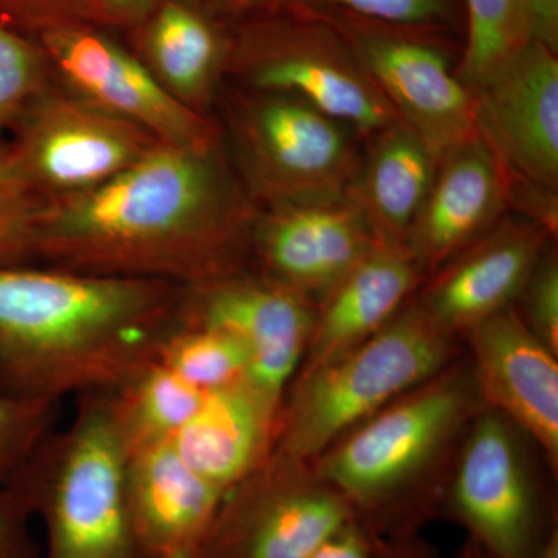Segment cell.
I'll list each match as a JSON object with an SVG mask.
<instances>
[{
  "label": "cell",
  "mask_w": 558,
  "mask_h": 558,
  "mask_svg": "<svg viewBox=\"0 0 558 558\" xmlns=\"http://www.w3.org/2000/svg\"><path fill=\"white\" fill-rule=\"evenodd\" d=\"M258 209L219 140L161 145L97 189L47 202L32 264L193 288L252 270Z\"/></svg>",
  "instance_id": "obj_1"
},
{
  "label": "cell",
  "mask_w": 558,
  "mask_h": 558,
  "mask_svg": "<svg viewBox=\"0 0 558 558\" xmlns=\"http://www.w3.org/2000/svg\"><path fill=\"white\" fill-rule=\"evenodd\" d=\"M182 295L156 279L0 266V392L60 405L117 391L157 360Z\"/></svg>",
  "instance_id": "obj_2"
},
{
  "label": "cell",
  "mask_w": 558,
  "mask_h": 558,
  "mask_svg": "<svg viewBox=\"0 0 558 558\" xmlns=\"http://www.w3.org/2000/svg\"><path fill=\"white\" fill-rule=\"evenodd\" d=\"M486 407L472 363L458 357L341 436L312 469L377 537H416L438 515L459 444Z\"/></svg>",
  "instance_id": "obj_3"
},
{
  "label": "cell",
  "mask_w": 558,
  "mask_h": 558,
  "mask_svg": "<svg viewBox=\"0 0 558 558\" xmlns=\"http://www.w3.org/2000/svg\"><path fill=\"white\" fill-rule=\"evenodd\" d=\"M128 462L109 396L94 395L81 398L68 427L54 429L7 476L43 527V558H140Z\"/></svg>",
  "instance_id": "obj_4"
},
{
  "label": "cell",
  "mask_w": 558,
  "mask_h": 558,
  "mask_svg": "<svg viewBox=\"0 0 558 558\" xmlns=\"http://www.w3.org/2000/svg\"><path fill=\"white\" fill-rule=\"evenodd\" d=\"M414 295L384 328L343 355L299 374L282 399L271 453L312 464L341 436L461 355Z\"/></svg>",
  "instance_id": "obj_5"
},
{
  "label": "cell",
  "mask_w": 558,
  "mask_h": 558,
  "mask_svg": "<svg viewBox=\"0 0 558 558\" xmlns=\"http://www.w3.org/2000/svg\"><path fill=\"white\" fill-rule=\"evenodd\" d=\"M229 72L245 89L292 95L357 132L400 123L343 33L317 11L278 7L231 35Z\"/></svg>",
  "instance_id": "obj_6"
},
{
  "label": "cell",
  "mask_w": 558,
  "mask_h": 558,
  "mask_svg": "<svg viewBox=\"0 0 558 558\" xmlns=\"http://www.w3.org/2000/svg\"><path fill=\"white\" fill-rule=\"evenodd\" d=\"M236 172L264 207L347 196L362 153L359 134L292 95L245 89L227 100Z\"/></svg>",
  "instance_id": "obj_7"
},
{
  "label": "cell",
  "mask_w": 558,
  "mask_h": 558,
  "mask_svg": "<svg viewBox=\"0 0 558 558\" xmlns=\"http://www.w3.org/2000/svg\"><path fill=\"white\" fill-rule=\"evenodd\" d=\"M529 444L508 417L486 407L451 462L438 515L464 529L488 558H535L558 527Z\"/></svg>",
  "instance_id": "obj_8"
},
{
  "label": "cell",
  "mask_w": 558,
  "mask_h": 558,
  "mask_svg": "<svg viewBox=\"0 0 558 558\" xmlns=\"http://www.w3.org/2000/svg\"><path fill=\"white\" fill-rule=\"evenodd\" d=\"M355 521L312 464L271 453L223 494L190 558H311Z\"/></svg>",
  "instance_id": "obj_9"
},
{
  "label": "cell",
  "mask_w": 558,
  "mask_h": 558,
  "mask_svg": "<svg viewBox=\"0 0 558 558\" xmlns=\"http://www.w3.org/2000/svg\"><path fill=\"white\" fill-rule=\"evenodd\" d=\"M322 13V11H317ZM349 40L396 116L436 157L476 137L475 95L458 78L442 31L322 13Z\"/></svg>",
  "instance_id": "obj_10"
},
{
  "label": "cell",
  "mask_w": 558,
  "mask_h": 558,
  "mask_svg": "<svg viewBox=\"0 0 558 558\" xmlns=\"http://www.w3.org/2000/svg\"><path fill=\"white\" fill-rule=\"evenodd\" d=\"M9 140L44 201L97 189L168 143L50 83L24 110Z\"/></svg>",
  "instance_id": "obj_11"
},
{
  "label": "cell",
  "mask_w": 558,
  "mask_h": 558,
  "mask_svg": "<svg viewBox=\"0 0 558 558\" xmlns=\"http://www.w3.org/2000/svg\"><path fill=\"white\" fill-rule=\"evenodd\" d=\"M314 317V301L252 269L183 288L179 322L236 340L248 357V384L279 410L306 354Z\"/></svg>",
  "instance_id": "obj_12"
},
{
  "label": "cell",
  "mask_w": 558,
  "mask_h": 558,
  "mask_svg": "<svg viewBox=\"0 0 558 558\" xmlns=\"http://www.w3.org/2000/svg\"><path fill=\"white\" fill-rule=\"evenodd\" d=\"M36 40L69 89L145 128L161 142L205 146L219 140L204 113L175 100L145 64L97 27L54 28Z\"/></svg>",
  "instance_id": "obj_13"
},
{
  "label": "cell",
  "mask_w": 558,
  "mask_h": 558,
  "mask_svg": "<svg viewBox=\"0 0 558 558\" xmlns=\"http://www.w3.org/2000/svg\"><path fill=\"white\" fill-rule=\"evenodd\" d=\"M377 242L348 194L275 205L256 219L252 269L317 304Z\"/></svg>",
  "instance_id": "obj_14"
},
{
  "label": "cell",
  "mask_w": 558,
  "mask_h": 558,
  "mask_svg": "<svg viewBox=\"0 0 558 558\" xmlns=\"http://www.w3.org/2000/svg\"><path fill=\"white\" fill-rule=\"evenodd\" d=\"M473 95L476 132L506 175L557 193V51L532 40Z\"/></svg>",
  "instance_id": "obj_15"
},
{
  "label": "cell",
  "mask_w": 558,
  "mask_h": 558,
  "mask_svg": "<svg viewBox=\"0 0 558 558\" xmlns=\"http://www.w3.org/2000/svg\"><path fill=\"white\" fill-rule=\"evenodd\" d=\"M488 409L498 411L538 447L557 475L558 355L527 328L515 306L461 337Z\"/></svg>",
  "instance_id": "obj_16"
},
{
  "label": "cell",
  "mask_w": 558,
  "mask_h": 558,
  "mask_svg": "<svg viewBox=\"0 0 558 558\" xmlns=\"http://www.w3.org/2000/svg\"><path fill=\"white\" fill-rule=\"evenodd\" d=\"M553 236L535 220L506 215L488 233L429 275L414 299L436 326L461 339L473 326L515 306Z\"/></svg>",
  "instance_id": "obj_17"
},
{
  "label": "cell",
  "mask_w": 558,
  "mask_h": 558,
  "mask_svg": "<svg viewBox=\"0 0 558 558\" xmlns=\"http://www.w3.org/2000/svg\"><path fill=\"white\" fill-rule=\"evenodd\" d=\"M509 208L508 175L480 135L444 153L405 242L425 279L494 229Z\"/></svg>",
  "instance_id": "obj_18"
},
{
  "label": "cell",
  "mask_w": 558,
  "mask_h": 558,
  "mask_svg": "<svg viewBox=\"0 0 558 558\" xmlns=\"http://www.w3.org/2000/svg\"><path fill=\"white\" fill-rule=\"evenodd\" d=\"M424 281L425 274L405 244L377 242L315 304L314 328L296 376L368 340L402 310Z\"/></svg>",
  "instance_id": "obj_19"
},
{
  "label": "cell",
  "mask_w": 558,
  "mask_h": 558,
  "mask_svg": "<svg viewBox=\"0 0 558 558\" xmlns=\"http://www.w3.org/2000/svg\"><path fill=\"white\" fill-rule=\"evenodd\" d=\"M223 494L194 472L171 442L132 454L128 510L140 558H175L196 548Z\"/></svg>",
  "instance_id": "obj_20"
},
{
  "label": "cell",
  "mask_w": 558,
  "mask_h": 558,
  "mask_svg": "<svg viewBox=\"0 0 558 558\" xmlns=\"http://www.w3.org/2000/svg\"><path fill=\"white\" fill-rule=\"evenodd\" d=\"M278 413L248 381L216 389L171 444L194 472L227 492L269 457Z\"/></svg>",
  "instance_id": "obj_21"
},
{
  "label": "cell",
  "mask_w": 558,
  "mask_h": 558,
  "mask_svg": "<svg viewBox=\"0 0 558 558\" xmlns=\"http://www.w3.org/2000/svg\"><path fill=\"white\" fill-rule=\"evenodd\" d=\"M366 142L349 199L365 215L377 240L405 244L432 189L438 157L402 121Z\"/></svg>",
  "instance_id": "obj_22"
},
{
  "label": "cell",
  "mask_w": 558,
  "mask_h": 558,
  "mask_svg": "<svg viewBox=\"0 0 558 558\" xmlns=\"http://www.w3.org/2000/svg\"><path fill=\"white\" fill-rule=\"evenodd\" d=\"M140 28L154 78L175 100L202 113L229 68L231 35L183 0H160Z\"/></svg>",
  "instance_id": "obj_23"
},
{
  "label": "cell",
  "mask_w": 558,
  "mask_h": 558,
  "mask_svg": "<svg viewBox=\"0 0 558 558\" xmlns=\"http://www.w3.org/2000/svg\"><path fill=\"white\" fill-rule=\"evenodd\" d=\"M108 396L113 424L124 450L132 457L171 442L207 392L191 387L154 360Z\"/></svg>",
  "instance_id": "obj_24"
},
{
  "label": "cell",
  "mask_w": 558,
  "mask_h": 558,
  "mask_svg": "<svg viewBox=\"0 0 558 558\" xmlns=\"http://www.w3.org/2000/svg\"><path fill=\"white\" fill-rule=\"evenodd\" d=\"M468 40L457 68L458 78L472 94L529 43L532 36L527 0H464Z\"/></svg>",
  "instance_id": "obj_25"
},
{
  "label": "cell",
  "mask_w": 558,
  "mask_h": 558,
  "mask_svg": "<svg viewBox=\"0 0 558 558\" xmlns=\"http://www.w3.org/2000/svg\"><path fill=\"white\" fill-rule=\"evenodd\" d=\"M157 360L204 392L248 381L244 348L220 330L180 323L161 344Z\"/></svg>",
  "instance_id": "obj_26"
},
{
  "label": "cell",
  "mask_w": 558,
  "mask_h": 558,
  "mask_svg": "<svg viewBox=\"0 0 558 558\" xmlns=\"http://www.w3.org/2000/svg\"><path fill=\"white\" fill-rule=\"evenodd\" d=\"M46 204L9 140L0 142V266L32 264L33 230Z\"/></svg>",
  "instance_id": "obj_27"
},
{
  "label": "cell",
  "mask_w": 558,
  "mask_h": 558,
  "mask_svg": "<svg viewBox=\"0 0 558 558\" xmlns=\"http://www.w3.org/2000/svg\"><path fill=\"white\" fill-rule=\"evenodd\" d=\"M50 69L38 40L0 22V142L49 86Z\"/></svg>",
  "instance_id": "obj_28"
},
{
  "label": "cell",
  "mask_w": 558,
  "mask_h": 558,
  "mask_svg": "<svg viewBox=\"0 0 558 558\" xmlns=\"http://www.w3.org/2000/svg\"><path fill=\"white\" fill-rule=\"evenodd\" d=\"M279 7L344 13L365 20L451 32L458 25L454 0H281Z\"/></svg>",
  "instance_id": "obj_29"
},
{
  "label": "cell",
  "mask_w": 558,
  "mask_h": 558,
  "mask_svg": "<svg viewBox=\"0 0 558 558\" xmlns=\"http://www.w3.org/2000/svg\"><path fill=\"white\" fill-rule=\"evenodd\" d=\"M58 403L0 392V481L20 469L57 429Z\"/></svg>",
  "instance_id": "obj_30"
},
{
  "label": "cell",
  "mask_w": 558,
  "mask_h": 558,
  "mask_svg": "<svg viewBox=\"0 0 558 558\" xmlns=\"http://www.w3.org/2000/svg\"><path fill=\"white\" fill-rule=\"evenodd\" d=\"M0 22L38 39L62 27H100L101 0H0Z\"/></svg>",
  "instance_id": "obj_31"
},
{
  "label": "cell",
  "mask_w": 558,
  "mask_h": 558,
  "mask_svg": "<svg viewBox=\"0 0 558 558\" xmlns=\"http://www.w3.org/2000/svg\"><path fill=\"white\" fill-rule=\"evenodd\" d=\"M515 307L532 333L558 355V256L553 241L529 275Z\"/></svg>",
  "instance_id": "obj_32"
},
{
  "label": "cell",
  "mask_w": 558,
  "mask_h": 558,
  "mask_svg": "<svg viewBox=\"0 0 558 558\" xmlns=\"http://www.w3.org/2000/svg\"><path fill=\"white\" fill-rule=\"evenodd\" d=\"M36 521L9 480L0 481V558H43Z\"/></svg>",
  "instance_id": "obj_33"
},
{
  "label": "cell",
  "mask_w": 558,
  "mask_h": 558,
  "mask_svg": "<svg viewBox=\"0 0 558 558\" xmlns=\"http://www.w3.org/2000/svg\"><path fill=\"white\" fill-rule=\"evenodd\" d=\"M413 538L377 537L355 520L330 535L311 558H402Z\"/></svg>",
  "instance_id": "obj_34"
},
{
  "label": "cell",
  "mask_w": 558,
  "mask_h": 558,
  "mask_svg": "<svg viewBox=\"0 0 558 558\" xmlns=\"http://www.w3.org/2000/svg\"><path fill=\"white\" fill-rule=\"evenodd\" d=\"M160 0H101L102 25L140 28L159 5Z\"/></svg>",
  "instance_id": "obj_35"
},
{
  "label": "cell",
  "mask_w": 558,
  "mask_h": 558,
  "mask_svg": "<svg viewBox=\"0 0 558 558\" xmlns=\"http://www.w3.org/2000/svg\"><path fill=\"white\" fill-rule=\"evenodd\" d=\"M534 40L558 51V0H527Z\"/></svg>",
  "instance_id": "obj_36"
},
{
  "label": "cell",
  "mask_w": 558,
  "mask_h": 558,
  "mask_svg": "<svg viewBox=\"0 0 558 558\" xmlns=\"http://www.w3.org/2000/svg\"><path fill=\"white\" fill-rule=\"evenodd\" d=\"M213 5L234 14H259L278 9L281 0H211Z\"/></svg>",
  "instance_id": "obj_37"
},
{
  "label": "cell",
  "mask_w": 558,
  "mask_h": 558,
  "mask_svg": "<svg viewBox=\"0 0 558 558\" xmlns=\"http://www.w3.org/2000/svg\"><path fill=\"white\" fill-rule=\"evenodd\" d=\"M535 558H558V527L554 529Z\"/></svg>",
  "instance_id": "obj_38"
},
{
  "label": "cell",
  "mask_w": 558,
  "mask_h": 558,
  "mask_svg": "<svg viewBox=\"0 0 558 558\" xmlns=\"http://www.w3.org/2000/svg\"><path fill=\"white\" fill-rule=\"evenodd\" d=\"M453 558H488L486 554L483 553L478 548V546L475 545V543L470 542V539H465L464 543H462L461 548L458 549L457 556Z\"/></svg>",
  "instance_id": "obj_39"
},
{
  "label": "cell",
  "mask_w": 558,
  "mask_h": 558,
  "mask_svg": "<svg viewBox=\"0 0 558 558\" xmlns=\"http://www.w3.org/2000/svg\"><path fill=\"white\" fill-rule=\"evenodd\" d=\"M410 545L402 558H432L428 546L424 545L421 539L417 538L416 542H411Z\"/></svg>",
  "instance_id": "obj_40"
},
{
  "label": "cell",
  "mask_w": 558,
  "mask_h": 558,
  "mask_svg": "<svg viewBox=\"0 0 558 558\" xmlns=\"http://www.w3.org/2000/svg\"><path fill=\"white\" fill-rule=\"evenodd\" d=\"M191 557V550L190 553L182 554V556L175 557V558H190Z\"/></svg>",
  "instance_id": "obj_41"
},
{
  "label": "cell",
  "mask_w": 558,
  "mask_h": 558,
  "mask_svg": "<svg viewBox=\"0 0 558 558\" xmlns=\"http://www.w3.org/2000/svg\"><path fill=\"white\" fill-rule=\"evenodd\" d=\"M209 3H211V0H208Z\"/></svg>",
  "instance_id": "obj_42"
}]
</instances>
